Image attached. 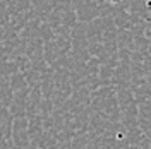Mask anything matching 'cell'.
Wrapping results in <instances>:
<instances>
[{
  "label": "cell",
  "mask_w": 151,
  "mask_h": 149,
  "mask_svg": "<svg viewBox=\"0 0 151 149\" xmlns=\"http://www.w3.org/2000/svg\"><path fill=\"white\" fill-rule=\"evenodd\" d=\"M148 34H150V36H151V26H150V28H148Z\"/></svg>",
  "instance_id": "cell-1"
}]
</instances>
